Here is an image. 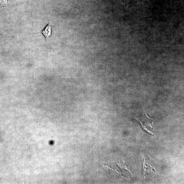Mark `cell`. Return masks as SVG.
Segmentation results:
<instances>
[{
	"label": "cell",
	"mask_w": 184,
	"mask_h": 184,
	"mask_svg": "<svg viewBox=\"0 0 184 184\" xmlns=\"http://www.w3.org/2000/svg\"><path fill=\"white\" fill-rule=\"evenodd\" d=\"M42 33L46 38L51 36V27L50 24H48L47 26L45 28L44 30L42 31Z\"/></svg>",
	"instance_id": "obj_1"
}]
</instances>
